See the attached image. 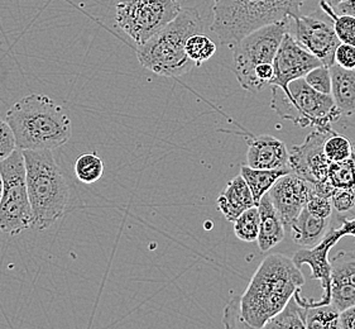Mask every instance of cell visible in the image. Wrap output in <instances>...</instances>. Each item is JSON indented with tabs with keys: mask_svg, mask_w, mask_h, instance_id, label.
<instances>
[{
	"mask_svg": "<svg viewBox=\"0 0 355 329\" xmlns=\"http://www.w3.org/2000/svg\"><path fill=\"white\" fill-rule=\"evenodd\" d=\"M259 212V235L257 238L258 248L261 252L275 248L278 244L284 239V226L276 208L270 201V194H264L262 199L258 203Z\"/></svg>",
	"mask_w": 355,
	"mask_h": 329,
	"instance_id": "e0dca14e",
	"label": "cell"
},
{
	"mask_svg": "<svg viewBox=\"0 0 355 329\" xmlns=\"http://www.w3.org/2000/svg\"><path fill=\"white\" fill-rule=\"evenodd\" d=\"M330 199L339 214H348L355 209V190L353 189H334Z\"/></svg>",
	"mask_w": 355,
	"mask_h": 329,
	"instance_id": "1f68e13d",
	"label": "cell"
},
{
	"mask_svg": "<svg viewBox=\"0 0 355 329\" xmlns=\"http://www.w3.org/2000/svg\"><path fill=\"white\" fill-rule=\"evenodd\" d=\"M331 96L341 117L355 115V69L345 70L336 64L330 67Z\"/></svg>",
	"mask_w": 355,
	"mask_h": 329,
	"instance_id": "ffe728a7",
	"label": "cell"
},
{
	"mask_svg": "<svg viewBox=\"0 0 355 329\" xmlns=\"http://www.w3.org/2000/svg\"><path fill=\"white\" fill-rule=\"evenodd\" d=\"M3 192L0 199V230L8 236H18L32 228L33 213L29 201L26 166L21 150L0 161Z\"/></svg>",
	"mask_w": 355,
	"mask_h": 329,
	"instance_id": "ba28073f",
	"label": "cell"
},
{
	"mask_svg": "<svg viewBox=\"0 0 355 329\" xmlns=\"http://www.w3.org/2000/svg\"><path fill=\"white\" fill-rule=\"evenodd\" d=\"M354 152L353 144L348 138L336 133L335 130L330 132L324 142V153L330 161H341L348 158Z\"/></svg>",
	"mask_w": 355,
	"mask_h": 329,
	"instance_id": "f1b7e54d",
	"label": "cell"
},
{
	"mask_svg": "<svg viewBox=\"0 0 355 329\" xmlns=\"http://www.w3.org/2000/svg\"><path fill=\"white\" fill-rule=\"evenodd\" d=\"M334 64L340 66L345 70H354L355 46L340 42V44L335 50Z\"/></svg>",
	"mask_w": 355,
	"mask_h": 329,
	"instance_id": "e575fe53",
	"label": "cell"
},
{
	"mask_svg": "<svg viewBox=\"0 0 355 329\" xmlns=\"http://www.w3.org/2000/svg\"><path fill=\"white\" fill-rule=\"evenodd\" d=\"M330 226L331 218H319L304 208L290 227L292 239L302 247H313L325 237Z\"/></svg>",
	"mask_w": 355,
	"mask_h": 329,
	"instance_id": "d6986e66",
	"label": "cell"
},
{
	"mask_svg": "<svg viewBox=\"0 0 355 329\" xmlns=\"http://www.w3.org/2000/svg\"><path fill=\"white\" fill-rule=\"evenodd\" d=\"M216 204L221 214L232 223L249 208L257 207L252 192L241 175L227 183L225 190L219 195Z\"/></svg>",
	"mask_w": 355,
	"mask_h": 329,
	"instance_id": "ac0fdd59",
	"label": "cell"
},
{
	"mask_svg": "<svg viewBox=\"0 0 355 329\" xmlns=\"http://www.w3.org/2000/svg\"><path fill=\"white\" fill-rule=\"evenodd\" d=\"M19 150H56L70 141L71 119L47 95L29 94L7 112Z\"/></svg>",
	"mask_w": 355,
	"mask_h": 329,
	"instance_id": "7a4b0ae2",
	"label": "cell"
},
{
	"mask_svg": "<svg viewBox=\"0 0 355 329\" xmlns=\"http://www.w3.org/2000/svg\"><path fill=\"white\" fill-rule=\"evenodd\" d=\"M327 181L334 189L355 190V151L345 160L330 162Z\"/></svg>",
	"mask_w": 355,
	"mask_h": 329,
	"instance_id": "cb8c5ba5",
	"label": "cell"
},
{
	"mask_svg": "<svg viewBox=\"0 0 355 329\" xmlns=\"http://www.w3.org/2000/svg\"><path fill=\"white\" fill-rule=\"evenodd\" d=\"M334 10L338 15H348L355 17V0H343Z\"/></svg>",
	"mask_w": 355,
	"mask_h": 329,
	"instance_id": "8d00e7d4",
	"label": "cell"
},
{
	"mask_svg": "<svg viewBox=\"0 0 355 329\" xmlns=\"http://www.w3.org/2000/svg\"><path fill=\"white\" fill-rule=\"evenodd\" d=\"M17 149L13 130L7 121L0 119V161L9 158Z\"/></svg>",
	"mask_w": 355,
	"mask_h": 329,
	"instance_id": "836d02e7",
	"label": "cell"
},
{
	"mask_svg": "<svg viewBox=\"0 0 355 329\" xmlns=\"http://www.w3.org/2000/svg\"><path fill=\"white\" fill-rule=\"evenodd\" d=\"M305 208L311 214L316 215L319 218H331L333 210H334L331 199L329 196L315 193V192L307 201Z\"/></svg>",
	"mask_w": 355,
	"mask_h": 329,
	"instance_id": "d6a6232c",
	"label": "cell"
},
{
	"mask_svg": "<svg viewBox=\"0 0 355 329\" xmlns=\"http://www.w3.org/2000/svg\"><path fill=\"white\" fill-rule=\"evenodd\" d=\"M313 185L297 175L287 172L270 189V198L273 207L284 222V229H290L293 221L299 217L311 198Z\"/></svg>",
	"mask_w": 355,
	"mask_h": 329,
	"instance_id": "5bb4252c",
	"label": "cell"
},
{
	"mask_svg": "<svg viewBox=\"0 0 355 329\" xmlns=\"http://www.w3.org/2000/svg\"><path fill=\"white\" fill-rule=\"evenodd\" d=\"M272 65L275 75L270 85L287 90L291 81L304 78L307 72L322 64L319 58L305 50L290 32H287L278 46Z\"/></svg>",
	"mask_w": 355,
	"mask_h": 329,
	"instance_id": "4fadbf2b",
	"label": "cell"
},
{
	"mask_svg": "<svg viewBox=\"0 0 355 329\" xmlns=\"http://www.w3.org/2000/svg\"><path fill=\"white\" fill-rule=\"evenodd\" d=\"M178 0H119L115 23L135 46H141L176 18Z\"/></svg>",
	"mask_w": 355,
	"mask_h": 329,
	"instance_id": "9c48e42d",
	"label": "cell"
},
{
	"mask_svg": "<svg viewBox=\"0 0 355 329\" xmlns=\"http://www.w3.org/2000/svg\"><path fill=\"white\" fill-rule=\"evenodd\" d=\"M210 29L227 46L266 24L301 15L304 0H213Z\"/></svg>",
	"mask_w": 355,
	"mask_h": 329,
	"instance_id": "5b68a950",
	"label": "cell"
},
{
	"mask_svg": "<svg viewBox=\"0 0 355 329\" xmlns=\"http://www.w3.org/2000/svg\"><path fill=\"white\" fill-rule=\"evenodd\" d=\"M304 285V273L292 258L282 253L267 256L241 295L243 319L250 328L262 329Z\"/></svg>",
	"mask_w": 355,
	"mask_h": 329,
	"instance_id": "6da1fadb",
	"label": "cell"
},
{
	"mask_svg": "<svg viewBox=\"0 0 355 329\" xmlns=\"http://www.w3.org/2000/svg\"><path fill=\"white\" fill-rule=\"evenodd\" d=\"M234 233L243 242H254L259 235V212L258 208L252 207L243 212L234 222Z\"/></svg>",
	"mask_w": 355,
	"mask_h": 329,
	"instance_id": "83f0119b",
	"label": "cell"
},
{
	"mask_svg": "<svg viewBox=\"0 0 355 329\" xmlns=\"http://www.w3.org/2000/svg\"><path fill=\"white\" fill-rule=\"evenodd\" d=\"M26 183L33 213L32 228L40 232L64 217L70 186L51 150H23Z\"/></svg>",
	"mask_w": 355,
	"mask_h": 329,
	"instance_id": "3957f363",
	"label": "cell"
},
{
	"mask_svg": "<svg viewBox=\"0 0 355 329\" xmlns=\"http://www.w3.org/2000/svg\"><path fill=\"white\" fill-rule=\"evenodd\" d=\"M75 175L84 184H94L99 181L104 174V164L98 153H83L73 164Z\"/></svg>",
	"mask_w": 355,
	"mask_h": 329,
	"instance_id": "484cf974",
	"label": "cell"
},
{
	"mask_svg": "<svg viewBox=\"0 0 355 329\" xmlns=\"http://www.w3.org/2000/svg\"><path fill=\"white\" fill-rule=\"evenodd\" d=\"M204 32V22L196 8H181L164 28L137 47V58L144 69L167 78H180L191 71L195 64L187 58L186 41Z\"/></svg>",
	"mask_w": 355,
	"mask_h": 329,
	"instance_id": "277c9868",
	"label": "cell"
},
{
	"mask_svg": "<svg viewBox=\"0 0 355 329\" xmlns=\"http://www.w3.org/2000/svg\"><path fill=\"white\" fill-rule=\"evenodd\" d=\"M325 1H327V4H329L330 7H333L335 9V8L338 7V6L340 4L343 0H325Z\"/></svg>",
	"mask_w": 355,
	"mask_h": 329,
	"instance_id": "74e56055",
	"label": "cell"
},
{
	"mask_svg": "<svg viewBox=\"0 0 355 329\" xmlns=\"http://www.w3.org/2000/svg\"><path fill=\"white\" fill-rule=\"evenodd\" d=\"M287 172H290L288 169H253L248 164H242L241 167V176L249 186L256 205H258L263 195L268 193L275 183Z\"/></svg>",
	"mask_w": 355,
	"mask_h": 329,
	"instance_id": "44dd1931",
	"label": "cell"
},
{
	"mask_svg": "<svg viewBox=\"0 0 355 329\" xmlns=\"http://www.w3.org/2000/svg\"><path fill=\"white\" fill-rule=\"evenodd\" d=\"M291 28V17L257 28L232 46V70L244 90L257 93L254 69L264 64H273L278 46Z\"/></svg>",
	"mask_w": 355,
	"mask_h": 329,
	"instance_id": "52a82bcc",
	"label": "cell"
},
{
	"mask_svg": "<svg viewBox=\"0 0 355 329\" xmlns=\"http://www.w3.org/2000/svg\"><path fill=\"white\" fill-rule=\"evenodd\" d=\"M270 107L281 118L301 128L313 127L330 130L331 126L341 118L340 110L329 94L313 90L304 78L291 81L287 90L270 85Z\"/></svg>",
	"mask_w": 355,
	"mask_h": 329,
	"instance_id": "8992f818",
	"label": "cell"
},
{
	"mask_svg": "<svg viewBox=\"0 0 355 329\" xmlns=\"http://www.w3.org/2000/svg\"><path fill=\"white\" fill-rule=\"evenodd\" d=\"M185 52L195 66H201L215 55L216 44L204 32L195 33L186 41Z\"/></svg>",
	"mask_w": 355,
	"mask_h": 329,
	"instance_id": "4316f807",
	"label": "cell"
},
{
	"mask_svg": "<svg viewBox=\"0 0 355 329\" xmlns=\"http://www.w3.org/2000/svg\"><path fill=\"white\" fill-rule=\"evenodd\" d=\"M330 266L331 304L341 312L355 304V250L338 252Z\"/></svg>",
	"mask_w": 355,
	"mask_h": 329,
	"instance_id": "9a60e30c",
	"label": "cell"
},
{
	"mask_svg": "<svg viewBox=\"0 0 355 329\" xmlns=\"http://www.w3.org/2000/svg\"><path fill=\"white\" fill-rule=\"evenodd\" d=\"M290 33L305 50L319 58L321 64L329 67L334 64L335 50L340 41L331 24L313 15H299L291 17Z\"/></svg>",
	"mask_w": 355,
	"mask_h": 329,
	"instance_id": "7c38bea8",
	"label": "cell"
},
{
	"mask_svg": "<svg viewBox=\"0 0 355 329\" xmlns=\"http://www.w3.org/2000/svg\"><path fill=\"white\" fill-rule=\"evenodd\" d=\"M304 80L307 85L313 87V90L331 95V75H330L329 66L320 65L311 71L307 72L304 76Z\"/></svg>",
	"mask_w": 355,
	"mask_h": 329,
	"instance_id": "f546056e",
	"label": "cell"
},
{
	"mask_svg": "<svg viewBox=\"0 0 355 329\" xmlns=\"http://www.w3.org/2000/svg\"><path fill=\"white\" fill-rule=\"evenodd\" d=\"M288 158L287 146L275 137L263 135L248 141L247 162L253 169H288Z\"/></svg>",
	"mask_w": 355,
	"mask_h": 329,
	"instance_id": "2e32d148",
	"label": "cell"
},
{
	"mask_svg": "<svg viewBox=\"0 0 355 329\" xmlns=\"http://www.w3.org/2000/svg\"><path fill=\"white\" fill-rule=\"evenodd\" d=\"M333 130L334 129L313 128L302 144L293 146L292 150L288 151L290 172L311 183L315 193L329 198L331 196L334 187L327 181V170L331 161L324 153V142Z\"/></svg>",
	"mask_w": 355,
	"mask_h": 329,
	"instance_id": "30bf717a",
	"label": "cell"
},
{
	"mask_svg": "<svg viewBox=\"0 0 355 329\" xmlns=\"http://www.w3.org/2000/svg\"><path fill=\"white\" fill-rule=\"evenodd\" d=\"M320 8L327 18L333 22L335 35L341 43L355 46V17L348 15H338L334 8L330 7L325 0H320Z\"/></svg>",
	"mask_w": 355,
	"mask_h": 329,
	"instance_id": "d4e9b609",
	"label": "cell"
},
{
	"mask_svg": "<svg viewBox=\"0 0 355 329\" xmlns=\"http://www.w3.org/2000/svg\"><path fill=\"white\" fill-rule=\"evenodd\" d=\"M1 192H3V181H1V176H0V199H1Z\"/></svg>",
	"mask_w": 355,
	"mask_h": 329,
	"instance_id": "f35d334b",
	"label": "cell"
},
{
	"mask_svg": "<svg viewBox=\"0 0 355 329\" xmlns=\"http://www.w3.org/2000/svg\"><path fill=\"white\" fill-rule=\"evenodd\" d=\"M345 236L344 229L331 228L327 230L325 237L320 241L319 244L313 246V250H300L293 255V262L301 269L302 265H309L311 267V279L320 280L322 287V296L319 301H311L307 298H302L301 289L296 290L293 296L302 304L306 305H321L331 303V293H330V275H331V266L329 252L334 244Z\"/></svg>",
	"mask_w": 355,
	"mask_h": 329,
	"instance_id": "8fae6325",
	"label": "cell"
},
{
	"mask_svg": "<svg viewBox=\"0 0 355 329\" xmlns=\"http://www.w3.org/2000/svg\"><path fill=\"white\" fill-rule=\"evenodd\" d=\"M339 329H355V304L339 313Z\"/></svg>",
	"mask_w": 355,
	"mask_h": 329,
	"instance_id": "d590c367",
	"label": "cell"
},
{
	"mask_svg": "<svg viewBox=\"0 0 355 329\" xmlns=\"http://www.w3.org/2000/svg\"><path fill=\"white\" fill-rule=\"evenodd\" d=\"M306 329V309L292 296L284 308L273 315L262 329Z\"/></svg>",
	"mask_w": 355,
	"mask_h": 329,
	"instance_id": "7402d4cb",
	"label": "cell"
},
{
	"mask_svg": "<svg viewBox=\"0 0 355 329\" xmlns=\"http://www.w3.org/2000/svg\"><path fill=\"white\" fill-rule=\"evenodd\" d=\"M223 324L225 328H250L243 319L241 296H235L227 303L223 314Z\"/></svg>",
	"mask_w": 355,
	"mask_h": 329,
	"instance_id": "4dcf8cb0",
	"label": "cell"
},
{
	"mask_svg": "<svg viewBox=\"0 0 355 329\" xmlns=\"http://www.w3.org/2000/svg\"><path fill=\"white\" fill-rule=\"evenodd\" d=\"M300 304L306 309V329H339L340 312L336 309L334 304L331 303L321 304V305H306L302 303Z\"/></svg>",
	"mask_w": 355,
	"mask_h": 329,
	"instance_id": "603a6c76",
	"label": "cell"
}]
</instances>
